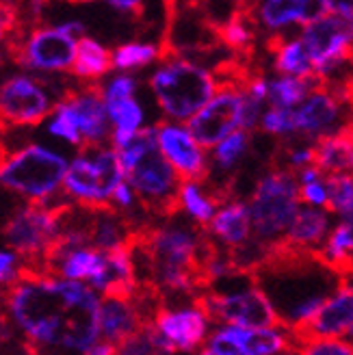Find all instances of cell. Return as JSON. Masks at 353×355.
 <instances>
[{
    "label": "cell",
    "instance_id": "obj_42",
    "mask_svg": "<svg viewBox=\"0 0 353 355\" xmlns=\"http://www.w3.org/2000/svg\"><path fill=\"white\" fill-rule=\"evenodd\" d=\"M341 130H343V132L347 135V139H349V141H351V144H353V119H351L349 123H345V126H343Z\"/></svg>",
    "mask_w": 353,
    "mask_h": 355
},
{
    "label": "cell",
    "instance_id": "obj_4",
    "mask_svg": "<svg viewBox=\"0 0 353 355\" xmlns=\"http://www.w3.org/2000/svg\"><path fill=\"white\" fill-rule=\"evenodd\" d=\"M161 59H187L200 63V59L230 57L221 44L219 24L204 3H167L165 26L158 44Z\"/></svg>",
    "mask_w": 353,
    "mask_h": 355
},
{
    "label": "cell",
    "instance_id": "obj_18",
    "mask_svg": "<svg viewBox=\"0 0 353 355\" xmlns=\"http://www.w3.org/2000/svg\"><path fill=\"white\" fill-rule=\"evenodd\" d=\"M154 128L158 148L175 169V173L180 175V180L204 187L210 180V163L191 132L169 121H158Z\"/></svg>",
    "mask_w": 353,
    "mask_h": 355
},
{
    "label": "cell",
    "instance_id": "obj_15",
    "mask_svg": "<svg viewBox=\"0 0 353 355\" xmlns=\"http://www.w3.org/2000/svg\"><path fill=\"white\" fill-rule=\"evenodd\" d=\"M208 318L206 314L193 306L167 308L163 306L154 316V338L167 355L193 353L198 351L208 336Z\"/></svg>",
    "mask_w": 353,
    "mask_h": 355
},
{
    "label": "cell",
    "instance_id": "obj_29",
    "mask_svg": "<svg viewBox=\"0 0 353 355\" xmlns=\"http://www.w3.org/2000/svg\"><path fill=\"white\" fill-rule=\"evenodd\" d=\"M180 206L187 215L193 219V223H198L202 227H206L210 221H213L215 212L219 210L217 204L210 200V195L206 193V189L202 184L196 182H182L180 189Z\"/></svg>",
    "mask_w": 353,
    "mask_h": 355
},
{
    "label": "cell",
    "instance_id": "obj_44",
    "mask_svg": "<svg viewBox=\"0 0 353 355\" xmlns=\"http://www.w3.org/2000/svg\"><path fill=\"white\" fill-rule=\"evenodd\" d=\"M200 355H213V353H208V351H202Z\"/></svg>",
    "mask_w": 353,
    "mask_h": 355
},
{
    "label": "cell",
    "instance_id": "obj_16",
    "mask_svg": "<svg viewBox=\"0 0 353 355\" xmlns=\"http://www.w3.org/2000/svg\"><path fill=\"white\" fill-rule=\"evenodd\" d=\"M347 109L349 106L343 102V98L323 83L297 109H293V135L319 139L338 132L345 123L353 119Z\"/></svg>",
    "mask_w": 353,
    "mask_h": 355
},
{
    "label": "cell",
    "instance_id": "obj_3",
    "mask_svg": "<svg viewBox=\"0 0 353 355\" xmlns=\"http://www.w3.org/2000/svg\"><path fill=\"white\" fill-rule=\"evenodd\" d=\"M115 152L141 210L148 217L165 221L178 217L182 210V180L158 148L156 128H141L126 146L117 148Z\"/></svg>",
    "mask_w": 353,
    "mask_h": 355
},
{
    "label": "cell",
    "instance_id": "obj_7",
    "mask_svg": "<svg viewBox=\"0 0 353 355\" xmlns=\"http://www.w3.org/2000/svg\"><path fill=\"white\" fill-rule=\"evenodd\" d=\"M69 202L61 204H33L17 208L3 223V241L17 258H22V273L42 275L46 254L61 234V223Z\"/></svg>",
    "mask_w": 353,
    "mask_h": 355
},
{
    "label": "cell",
    "instance_id": "obj_43",
    "mask_svg": "<svg viewBox=\"0 0 353 355\" xmlns=\"http://www.w3.org/2000/svg\"><path fill=\"white\" fill-rule=\"evenodd\" d=\"M347 338H349V340H351V343H353V329H351V331H349V334H347Z\"/></svg>",
    "mask_w": 353,
    "mask_h": 355
},
{
    "label": "cell",
    "instance_id": "obj_27",
    "mask_svg": "<svg viewBox=\"0 0 353 355\" xmlns=\"http://www.w3.org/2000/svg\"><path fill=\"white\" fill-rule=\"evenodd\" d=\"M107 104V113L109 121L113 126L111 141L115 150L126 146L128 141L141 130V123H144V109L141 104L132 98H119V100H104Z\"/></svg>",
    "mask_w": 353,
    "mask_h": 355
},
{
    "label": "cell",
    "instance_id": "obj_10",
    "mask_svg": "<svg viewBox=\"0 0 353 355\" xmlns=\"http://www.w3.org/2000/svg\"><path fill=\"white\" fill-rule=\"evenodd\" d=\"M196 306L206 314L208 323L215 325H234L245 329H289L267 295L258 286L232 295L202 293L196 297Z\"/></svg>",
    "mask_w": 353,
    "mask_h": 355
},
{
    "label": "cell",
    "instance_id": "obj_5",
    "mask_svg": "<svg viewBox=\"0 0 353 355\" xmlns=\"http://www.w3.org/2000/svg\"><path fill=\"white\" fill-rule=\"evenodd\" d=\"M161 111L173 121H191L217 94V78L208 67L187 59H167L150 76Z\"/></svg>",
    "mask_w": 353,
    "mask_h": 355
},
{
    "label": "cell",
    "instance_id": "obj_41",
    "mask_svg": "<svg viewBox=\"0 0 353 355\" xmlns=\"http://www.w3.org/2000/svg\"><path fill=\"white\" fill-rule=\"evenodd\" d=\"M109 7L115 9V11H119V13L135 15V17L144 15V11H146V7L141 5V3H121V0H113V3H109Z\"/></svg>",
    "mask_w": 353,
    "mask_h": 355
},
{
    "label": "cell",
    "instance_id": "obj_39",
    "mask_svg": "<svg viewBox=\"0 0 353 355\" xmlns=\"http://www.w3.org/2000/svg\"><path fill=\"white\" fill-rule=\"evenodd\" d=\"M137 89V80L128 74H121L113 78L107 87H102L104 100H119V98H132Z\"/></svg>",
    "mask_w": 353,
    "mask_h": 355
},
{
    "label": "cell",
    "instance_id": "obj_1",
    "mask_svg": "<svg viewBox=\"0 0 353 355\" xmlns=\"http://www.w3.org/2000/svg\"><path fill=\"white\" fill-rule=\"evenodd\" d=\"M3 304L31 355H87L100 340V299L85 284L20 273Z\"/></svg>",
    "mask_w": 353,
    "mask_h": 355
},
{
    "label": "cell",
    "instance_id": "obj_12",
    "mask_svg": "<svg viewBox=\"0 0 353 355\" xmlns=\"http://www.w3.org/2000/svg\"><path fill=\"white\" fill-rule=\"evenodd\" d=\"M302 42L316 76L323 80L336 76L353 57V33L343 17L332 11L304 26Z\"/></svg>",
    "mask_w": 353,
    "mask_h": 355
},
{
    "label": "cell",
    "instance_id": "obj_24",
    "mask_svg": "<svg viewBox=\"0 0 353 355\" xmlns=\"http://www.w3.org/2000/svg\"><path fill=\"white\" fill-rule=\"evenodd\" d=\"M312 167L327 175H353V144L343 130L312 141Z\"/></svg>",
    "mask_w": 353,
    "mask_h": 355
},
{
    "label": "cell",
    "instance_id": "obj_30",
    "mask_svg": "<svg viewBox=\"0 0 353 355\" xmlns=\"http://www.w3.org/2000/svg\"><path fill=\"white\" fill-rule=\"evenodd\" d=\"M161 59V50L154 44H144V42H130L121 44L113 50V67L128 72V69H139Z\"/></svg>",
    "mask_w": 353,
    "mask_h": 355
},
{
    "label": "cell",
    "instance_id": "obj_13",
    "mask_svg": "<svg viewBox=\"0 0 353 355\" xmlns=\"http://www.w3.org/2000/svg\"><path fill=\"white\" fill-rule=\"evenodd\" d=\"M55 100L44 78L24 74L0 83V123L7 128H31L42 123L52 111Z\"/></svg>",
    "mask_w": 353,
    "mask_h": 355
},
{
    "label": "cell",
    "instance_id": "obj_38",
    "mask_svg": "<svg viewBox=\"0 0 353 355\" xmlns=\"http://www.w3.org/2000/svg\"><path fill=\"white\" fill-rule=\"evenodd\" d=\"M299 202H304L308 206L327 208L325 178H316V180H310V182H299Z\"/></svg>",
    "mask_w": 353,
    "mask_h": 355
},
{
    "label": "cell",
    "instance_id": "obj_11",
    "mask_svg": "<svg viewBox=\"0 0 353 355\" xmlns=\"http://www.w3.org/2000/svg\"><path fill=\"white\" fill-rule=\"evenodd\" d=\"M76 37L61 28V24L55 26H33L24 37H17L13 42H7V55L28 69L35 72H67L74 67L76 50H78Z\"/></svg>",
    "mask_w": 353,
    "mask_h": 355
},
{
    "label": "cell",
    "instance_id": "obj_34",
    "mask_svg": "<svg viewBox=\"0 0 353 355\" xmlns=\"http://www.w3.org/2000/svg\"><path fill=\"white\" fill-rule=\"evenodd\" d=\"M115 355H167V353L158 347L152 327H146L139 334H135L132 338H128L126 343H121L115 349Z\"/></svg>",
    "mask_w": 353,
    "mask_h": 355
},
{
    "label": "cell",
    "instance_id": "obj_17",
    "mask_svg": "<svg viewBox=\"0 0 353 355\" xmlns=\"http://www.w3.org/2000/svg\"><path fill=\"white\" fill-rule=\"evenodd\" d=\"M353 329V275L341 279L338 291L334 293L319 312L308 321L291 327V336L297 345H304L316 338H343Z\"/></svg>",
    "mask_w": 353,
    "mask_h": 355
},
{
    "label": "cell",
    "instance_id": "obj_35",
    "mask_svg": "<svg viewBox=\"0 0 353 355\" xmlns=\"http://www.w3.org/2000/svg\"><path fill=\"white\" fill-rule=\"evenodd\" d=\"M260 130L275 137H291L293 135V109H277L269 106L260 115Z\"/></svg>",
    "mask_w": 353,
    "mask_h": 355
},
{
    "label": "cell",
    "instance_id": "obj_6",
    "mask_svg": "<svg viewBox=\"0 0 353 355\" xmlns=\"http://www.w3.org/2000/svg\"><path fill=\"white\" fill-rule=\"evenodd\" d=\"M254 241L271 247L289 234L299 210V178L289 169L269 165V171L258 178L247 202Z\"/></svg>",
    "mask_w": 353,
    "mask_h": 355
},
{
    "label": "cell",
    "instance_id": "obj_40",
    "mask_svg": "<svg viewBox=\"0 0 353 355\" xmlns=\"http://www.w3.org/2000/svg\"><path fill=\"white\" fill-rule=\"evenodd\" d=\"M22 273V264L13 252H3L0 250V284H11L20 277Z\"/></svg>",
    "mask_w": 353,
    "mask_h": 355
},
{
    "label": "cell",
    "instance_id": "obj_23",
    "mask_svg": "<svg viewBox=\"0 0 353 355\" xmlns=\"http://www.w3.org/2000/svg\"><path fill=\"white\" fill-rule=\"evenodd\" d=\"M264 50L273 57L275 72L291 78H314V65L306 52L302 35L297 40H289L284 33L269 35L264 40Z\"/></svg>",
    "mask_w": 353,
    "mask_h": 355
},
{
    "label": "cell",
    "instance_id": "obj_26",
    "mask_svg": "<svg viewBox=\"0 0 353 355\" xmlns=\"http://www.w3.org/2000/svg\"><path fill=\"white\" fill-rule=\"evenodd\" d=\"M113 67V52L102 46L98 40L94 37H85L78 42V50H76V61L72 67V74L78 83H87L94 85L96 80H100L102 76H107Z\"/></svg>",
    "mask_w": 353,
    "mask_h": 355
},
{
    "label": "cell",
    "instance_id": "obj_32",
    "mask_svg": "<svg viewBox=\"0 0 353 355\" xmlns=\"http://www.w3.org/2000/svg\"><path fill=\"white\" fill-rule=\"evenodd\" d=\"M48 132L52 137H59L67 144H72L76 148H83V139H80V130H78V123L74 113L69 111V106L59 100L55 104V111H52V117L48 121Z\"/></svg>",
    "mask_w": 353,
    "mask_h": 355
},
{
    "label": "cell",
    "instance_id": "obj_21",
    "mask_svg": "<svg viewBox=\"0 0 353 355\" xmlns=\"http://www.w3.org/2000/svg\"><path fill=\"white\" fill-rule=\"evenodd\" d=\"M329 13V3H310V0H269L256 3V17L260 28L279 31L291 24H310Z\"/></svg>",
    "mask_w": 353,
    "mask_h": 355
},
{
    "label": "cell",
    "instance_id": "obj_31",
    "mask_svg": "<svg viewBox=\"0 0 353 355\" xmlns=\"http://www.w3.org/2000/svg\"><path fill=\"white\" fill-rule=\"evenodd\" d=\"M327 191V212L345 217L353 210V175H327L325 178Z\"/></svg>",
    "mask_w": 353,
    "mask_h": 355
},
{
    "label": "cell",
    "instance_id": "obj_9",
    "mask_svg": "<svg viewBox=\"0 0 353 355\" xmlns=\"http://www.w3.org/2000/svg\"><path fill=\"white\" fill-rule=\"evenodd\" d=\"M121 182L126 173L115 148H89L69 163L63 191L83 208H107Z\"/></svg>",
    "mask_w": 353,
    "mask_h": 355
},
{
    "label": "cell",
    "instance_id": "obj_33",
    "mask_svg": "<svg viewBox=\"0 0 353 355\" xmlns=\"http://www.w3.org/2000/svg\"><path fill=\"white\" fill-rule=\"evenodd\" d=\"M250 130H236L225 141H221L215 150V163L219 169H232L234 165H239L247 152V146H250Z\"/></svg>",
    "mask_w": 353,
    "mask_h": 355
},
{
    "label": "cell",
    "instance_id": "obj_22",
    "mask_svg": "<svg viewBox=\"0 0 353 355\" xmlns=\"http://www.w3.org/2000/svg\"><path fill=\"white\" fill-rule=\"evenodd\" d=\"M206 230L219 245H223L232 254L243 252L245 247L254 243L250 210H247V204L243 202H230L219 208L213 221L206 225Z\"/></svg>",
    "mask_w": 353,
    "mask_h": 355
},
{
    "label": "cell",
    "instance_id": "obj_28",
    "mask_svg": "<svg viewBox=\"0 0 353 355\" xmlns=\"http://www.w3.org/2000/svg\"><path fill=\"white\" fill-rule=\"evenodd\" d=\"M325 80L321 76L314 78H291L279 76L269 80V102L277 109H297L314 89H319Z\"/></svg>",
    "mask_w": 353,
    "mask_h": 355
},
{
    "label": "cell",
    "instance_id": "obj_14",
    "mask_svg": "<svg viewBox=\"0 0 353 355\" xmlns=\"http://www.w3.org/2000/svg\"><path fill=\"white\" fill-rule=\"evenodd\" d=\"M245 92L234 85H219L215 98L189 121V132L202 150H213L243 123Z\"/></svg>",
    "mask_w": 353,
    "mask_h": 355
},
{
    "label": "cell",
    "instance_id": "obj_19",
    "mask_svg": "<svg viewBox=\"0 0 353 355\" xmlns=\"http://www.w3.org/2000/svg\"><path fill=\"white\" fill-rule=\"evenodd\" d=\"M61 100L69 106V111H72L76 117L80 139H83L80 150L104 148V141H107L113 132L109 130L111 121H109V113H107V104H104L102 87L98 83H94V85L78 83L76 87L65 89Z\"/></svg>",
    "mask_w": 353,
    "mask_h": 355
},
{
    "label": "cell",
    "instance_id": "obj_36",
    "mask_svg": "<svg viewBox=\"0 0 353 355\" xmlns=\"http://www.w3.org/2000/svg\"><path fill=\"white\" fill-rule=\"evenodd\" d=\"M297 355H353V343L349 338H316L299 345Z\"/></svg>",
    "mask_w": 353,
    "mask_h": 355
},
{
    "label": "cell",
    "instance_id": "obj_20",
    "mask_svg": "<svg viewBox=\"0 0 353 355\" xmlns=\"http://www.w3.org/2000/svg\"><path fill=\"white\" fill-rule=\"evenodd\" d=\"M150 327L141 316L135 299L126 297H102L100 301V338L104 345L117 349L121 343L132 338L141 329Z\"/></svg>",
    "mask_w": 353,
    "mask_h": 355
},
{
    "label": "cell",
    "instance_id": "obj_37",
    "mask_svg": "<svg viewBox=\"0 0 353 355\" xmlns=\"http://www.w3.org/2000/svg\"><path fill=\"white\" fill-rule=\"evenodd\" d=\"M24 22H28V20H22L20 9L15 5L0 3V44H7Z\"/></svg>",
    "mask_w": 353,
    "mask_h": 355
},
{
    "label": "cell",
    "instance_id": "obj_8",
    "mask_svg": "<svg viewBox=\"0 0 353 355\" xmlns=\"http://www.w3.org/2000/svg\"><path fill=\"white\" fill-rule=\"evenodd\" d=\"M67 158L40 144L11 152L0 163V187L22 195L33 204H48L63 187Z\"/></svg>",
    "mask_w": 353,
    "mask_h": 355
},
{
    "label": "cell",
    "instance_id": "obj_2",
    "mask_svg": "<svg viewBox=\"0 0 353 355\" xmlns=\"http://www.w3.org/2000/svg\"><path fill=\"white\" fill-rule=\"evenodd\" d=\"M254 279L291 329L319 312L343 277L323 262L319 250H302L282 239L264 252Z\"/></svg>",
    "mask_w": 353,
    "mask_h": 355
},
{
    "label": "cell",
    "instance_id": "obj_25",
    "mask_svg": "<svg viewBox=\"0 0 353 355\" xmlns=\"http://www.w3.org/2000/svg\"><path fill=\"white\" fill-rule=\"evenodd\" d=\"M327 230L329 217L325 212L306 206L297 210L284 241L295 247H302V250H321L327 241Z\"/></svg>",
    "mask_w": 353,
    "mask_h": 355
}]
</instances>
